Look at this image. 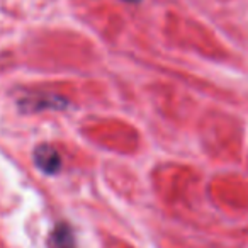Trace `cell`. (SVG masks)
Here are the masks:
<instances>
[{"label":"cell","instance_id":"6da1fadb","mask_svg":"<svg viewBox=\"0 0 248 248\" xmlns=\"http://www.w3.org/2000/svg\"><path fill=\"white\" fill-rule=\"evenodd\" d=\"M34 163L41 172L48 173V175H55V173L60 172L62 169V156L56 152V148H53L51 145H38L34 148Z\"/></svg>","mask_w":248,"mask_h":248},{"label":"cell","instance_id":"7a4b0ae2","mask_svg":"<svg viewBox=\"0 0 248 248\" xmlns=\"http://www.w3.org/2000/svg\"><path fill=\"white\" fill-rule=\"evenodd\" d=\"M48 248H75V238L68 224L60 223L49 236Z\"/></svg>","mask_w":248,"mask_h":248},{"label":"cell","instance_id":"3957f363","mask_svg":"<svg viewBox=\"0 0 248 248\" xmlns=\"http://www.w3.org/2000/svg\"><path fill=\"white\" fill-rule=\"evenodd\" d=\"M126 2H140V0H126Z\"/></svg>","mask_w":248,"mask_h":248}]
</instances>
